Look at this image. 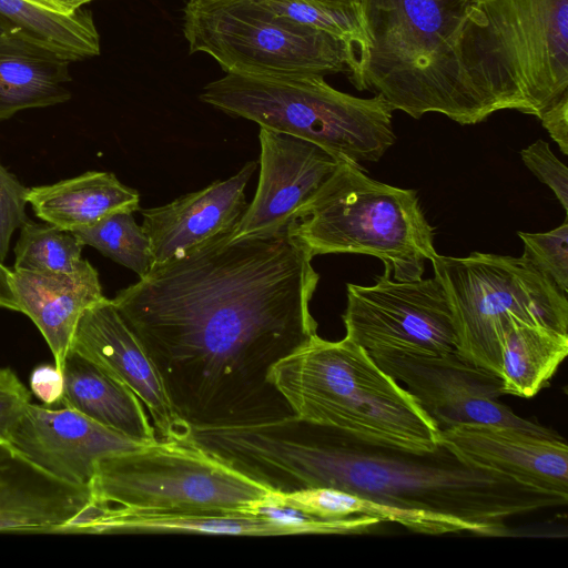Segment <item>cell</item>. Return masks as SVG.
<instances>
[{"label": "cell", "instance_id": "6da1fadb", "mask_svg": "<svg viewBox=\"0 0 568 568\" xmlns=\"http://www.w3.org/2000/svg\"><path fill=\"white\" fill-rule=\"evenodd\" d=\"M235 226L154 264L112 300L191 429L295 416L270 373L317 335L310 252L288 230L235 239Z\"/></svg>", "mask_w": 568, "mask_h": 568}, {"label": "cell", "instance_id": "7a4b0ae2", "mask_svg": "<svg viewBox=\"0 0 568 568\" xmlns=\"http://www.w3.org/2000/svg\"><path fill=\"white\" fill-rule=\"evenodd\" d=\"M203 447L271 491L337 488L397 508L456 517L485 536L504 535L508 518L568 501L469 464L442 444L429 453L385 447L297 416L210 428Z\"/></svg>", "mask_w": 568, "mask_h": 568}, {"label": "cell", "instance_id": "3957f363", "mask_svg": "<svg viewBox=\"0 0 568 568\" xmlns=\"http://www.w3.org/2000/svg\"><path fill=\"white\" fill-rule=\"evenodd\" d=\"M474 0H361L369 41L364 89L414 119L442 113L459 124L493 114L466 62Z\"/></svg>", "mask_w": 568, "mask_h": 568}, {"label": "cell", "instance_id": "277c9868", "mask_svg": "<svg viewBox=\"0 0 568 568\" xmlns=\"http://www.w3.org/2000/svg\"><path fill=\"white\" fill-rule=\"evenodd\" d=\"M270 379L294 415L362 442L429 453L440 430L416 398L369 354L344 337L315 335L277 362Z\"/></svg>", "mask_w": 568, "mask_h": 568}, {"label": "cell", "instance_id": "5b68a950", "mask_svg": "<svg viewBox=\"0 0 568 568\" xmlns=\"http://www.w3.org/2000/svg\"><path fill=\"white\" fill-rule=\"evenodd\" d=\"M200 100L357 164L377 162L396 139L394 110L381 94L354 97L320 74H226L207 83Z\"/></svg>", "mask_w": 568, "mask_h": 568}, {"label": "cell", "instance_id": "8992f818", "mask_svg": "<svg viewBox=\"0 0 568 568\" xmlns=\"http://www.w3.org/2000/svg\"><path fill=\"white\" fill-rule=\"evenodd\" d=\"M464 50L493 113L538 118L568 91V0H474Z\"/></svg>", "mask_w": 568, "mask_h": 568}, {"label": "cell", "instance_id": "52a82bcc", "mask_svg": "<svg viewBox=\"0 0 568 568\" xmlns=\"http://www.w3.org/2000/svg\"><path fill=\"white\" fill-rule=\"evenodd\" d=\"M287 230L313 257L375 256L390 266L396 281L422 278L426 260L437 255L416 191L373 180L345 160Z\"/></svg>", "mask_w": 568, "mask_h": 568}, {"label": "cell", "instance_id": "ba28073f", "mask_svg": "<svg viewBox=\"0 0 568 568\" xmlns=\"http://www.w3.org/2000/svg\"><path fill=\"white\" fill-rule=\"evenodd\" d=\"M454 315L456 351L473 364L500 374L503 339L514 322L568 334V301L524 257L473 252L430 260Z\"/></svg>", "mask_w": 568, "mask_h": 568}, {"label": "cell", "instance_id": "9c48e42d", "mask_svg": "<svg viewBox=\"0 0 568 568\" xmlns=\"http://www.w3.org/2000/svg\"><path fill=\"white\" fill-rule=\"evenodd\" d=\"M100 505L144 511H242L271 490L191 443L158 439L102 458L89 485Z\"/></svg>", "mask_w": 568, "mask_h": 568}, {"label": "cell", "instance_id": "30bf717a", "mask_svg": "<svg viewBox=\"0 0 568 568\" xmlns=\"http://www.w3.org/2000/svg\"><path fill=\"white\" fill-rule=\"evenodd\" d=\"M183 34L190 53L211 55L226 74H320L347 68L345 45L286 20L256 0H189Z\"/></svg>", "mask_w": 568, "mask_h": 568}, {"label": "cell", "instance_id": "8fae6325", "mask_svg": "<svg viewBox=\"0 0 568 568\" xmlns=\"http://www.w3.org/2000/svg\"><path fill=\"white\" fill-rule=\"evenodd\" d=\"M384 268L374 285H346L345 337L372 358L456 351L454 315L439 280L396 281L390 266Z\"/></svg>", "mask_w": 568, "mask_h": 568}, {"label": "cell", "instance_id": "7c38bea8", "mask_svg": "<svg viewBox=\"0 0 568 568\" xmlns=\"http://www.w3.org/2000/svg\"><path fill=\"white\" fill-rule=\"evenodd\" d=\"M406 385L438 429L460 425H501L556 437L552 429L515 414L500 403L499 375L473 364L457 351L439 355H390L373 358Z\"/></svg>", "mask_w": 568, "mask_h": 568}, {"label": "cell", "instance_id": "4fadbf2b", "mask_svg": "<svg viewBox=\"0 0 568 568\" xmlns=\"http://www.w3.org/2000/svg\"><path fill=\"white\" fill-rule=\"evenodd\" d=\"M258 136V184L235 226V239L286 231L339 161L317 144L286 133L261 128Z\"/></svg>", "mask_w": 568, "mask_h": 568}, {"label": "cell", "instance_id": "5bb4252c", "mask_svg": "<svg viewBox=\"0 0 568 568\" xmlns=\"http://www.w3.org/2000/svg\"><path fill=\"white\" fill-rule=\"evenodd\" d=\"M7 440L34 465L69 484L89 486L98 463L143 445L70 408L30 403Z\"/></svg>", "mask_w": 568, "mask_h": 568}, {"label": "cell", "instance_id": "9a60e30c", "mask_svg": "<svg viewBox=\"0 0 568 568\" xmlns=\"http://www.w3.org/2000/svg\"><path fill=\"white\" fill-rule=\"evenodd\" d=\"M70 349L126 385L149 410L161 439L189 440L191 427L174 412L155 366L112 300L104 297L82 314Z\"/></svg>", "mask_w": 568, "mask_h": 568}, {"label": "cell", "instance_id": "2e32d148", "mask_svg": "<svg viewBox=\"0 0 568 568\" xmlns=\"http://www.w3.org/2000/svg\"><path fill=\"white\" fill-rule=\"evenodd\" d=\"M440 444L469 464L568 499V446L561 436L467 424L442 430Z\"/></svg>", "mask_w": 568, "mask_h": 568}, {"label": "cell", "instance_id": "e0dca14e", "mask_svg": "<svg viewBox=\"0 0 568 568\" xmlns=\"http://www.w3.org/2000/svg\"><path fill=\"white\" fill-rule=\"evenodd\" d=\"M93 504L89 486L55 478L0 437V532L73 534Z\"/></svg>", "mask_w": 568, "mask_h": 568}, {"label": "cell", "instance_id": "ac0fdd59", "mask_svg": "<svg viewBox=\"0 0 568 568\" xmlns=\"http://www.w3.org/2000/svg\"><path fill=\"white\" fill-rule=\"evenodd\" d=\"M257 163L250 161L223 181L182 195L158 207L142 210V229L150 240L153 265L232 230L247 207L245 187Z\"/></svg>", "mask_w": 568, "mask_h": 568}, {"label": "cell", "instance_id": "d6986e66", "mask_svg": "<svg viewBox=\"0 0 568 568\" xmlns=\"http://www.w3.org/2000/svg\"><path fill=\"white\" fill-rule=\"evenodd\" d=\"M10 282L18 312L38 327L62 372L82 314L104 298L98 271L87 260L70 273L12 268Z\"/></svg>", "mask_w": 568, "mask_h": 568}, {"label": "cell", "instance_id": "ffe728a7", "mask_svg": "<svg viewBox=\"0 0 568 568\" xmlns=\"http://www.w3.org/2000/svg\"><path fill=\"white\" fill-rule=\"evenodd\" d=\"M71 55L21 28L0 31V122L71 99Z\"/></svg>", "mask_w": 568, "mask_h": 568}, {"label": "cell", "instance_id": "44dd1931", "mask_svg": "<svg viewBox=\"0 0 568 568\" xmlns=\"http://www.w3.org/2000/svg\"><path fill=\"white\" fill-rule=\"evenodd\" d=\"M62 375L61 406L138 443L159 439L140 398L94 363L70 349Z\"/></svg>", "mask_w": 568, "mask_h": 568}, {"label": "cell", "instance_id": "7402d4cb", "mask_svg": "<svg viewBox=\"0 0 568 568\" xmlns=\"http://www.w3.org/2000/svg\"><path fill=\"white\" fill-rule=\"evenodd\" d=\"M28 203L43 222L73 233L112 214L138 211L140 195L111 172L89 171L28 189Z\"/></svg>", "mask_w": 568, "mask_h": 568}, {"label": "cell", "instance_id": "603a6c76", "mask_svg": "<svg viewBox=\"0 0 568 568\" xmlns=\"http://www.w3.org/2000/svg\"><path fill=\"white\" fill-rule=\"evenodd\" d=\"M191 532L231 536H286L293 530L240 511H144L100 505L79 534Z\"/></svg>", "mask_w": 568, "mask_h": 568}, {"label": "cell", "instance_id": "cb8c5ba5", "mask_svg": "<svg viewBox=\"0 0 568 568\" xmlns=\"http://www.w3.org/2000/svg\"><path fill=\"white\" fill-rule=\"evenodd\" d=\"M275 495L282 503L323 519L367 516L377 518L382 523H396L408 530L425 535L459 531L477 534L471 524L456 517L397 508L337 488L312 487L291 493H275Z\"/></svg>", "mask_w": 568, "mask_h": 568}, {"label": "cell", "instance_id": "d4e9b609", "mask_svg": "<svg viewBox=\"0 0 568 568\" xmlns=\"http://www.w3.org/2000/svg\"><path fill=\"white\" fill-rule=\"evenodd\" d=\"M568 354V334L547 326L514 322L500 357L504 394L531 398L549 384Z\"/></svg>", "mask_w": 568, "mask_h": 568}, {"label": "cell", "instance_id": "484cf974", "mask_svg": "<svg viewBox=\"0 0 568 568\" xmlns=\"http://www.w3.org/2000/svg\"><path fill=\"white\" fill-rule=\"evenodd\" d=\"M275 14L295 23L325 32L346 49L347 69L358 90H364V69L368 38L359 6L336 0H256Z\"/></svg>", "mask_w": 568, "mask_h": 568}, {"label": "cell", "instance_id": "4316f807", "mask_svg": "<svg viewBox=\"0 0 568 568\" xmlns=\"http://www.w3.org/2000/svg\"><path fill=\"white\" fill-rule=\"evenodd\" d=\"M0 22L21 28L65 51L75 61L100 54V36L91 11L81 9L61 16L36 8L23 0H0Z\"/></svg>", "mask_w": 568, "mask_h": 568}, {"label": "cell", "instance_id": "83f0119b", "mask_svg": "<svg viewBox=\"0 0 568 568\" xmlns=\"http://www.w3.org/2000/svg\"><path fill=\"white\" fill-rule=\"evenodd\" d=\"M83 244L72 232L47 222L27 221L14 246L13 270L33 273H70L83 262Z\"/></svg>", "mask_w": 568, "mask_h": 568}, {"label": "cell", "instance_id": "f1b7e54d", "mask_svg": "<svg viewBox=\"0 0 568 568\" xmlns=\"http://www.w3.org/2000/svg\"><path fill=\"white\" fill-rule=\"evenodd\" d=\"M73 233L83 245L97 248L139 277L146 275L153 266L150 240L130 212L112 214Z\"/></svg>", "mask_w": 568, "mask_h": 568}, {"label": "cell", "instance_id": "f546056e", "mask_svg": "<svg viewBox=\"0 0 568 568\" xmlns=\"http://www.w3.org/2000/svg\"><path fill=\"white\" fill-rule=\"evenodd\" d=\"M241 513L272 520L293 530L295 535L363 534L382 524L379 519L367 516L343 519L318 518L282 503L272 491L248 505Z\"/></svg>", "mask_w": 568, "mask_h": 568}, {"label": "cell", "instance_id": "4dcf8cb0", "mask_svg": "<svg viewBox=\"0 0 568 568\" xmlns=\"http://www.w3.org/2000/svg\"><path fill=\"white\" fill-rule=\"evenodd\" d=\"M521 257L547 276L561 292L568 291V222L544 233L518 232Z\"/></svg>", "mask_w": 568, "mask_h": 568}, {"label": "cell", "instance_id": "1f68e13d", "mask_svg": "<svg viewBox=\"0 0 568 568\" xmlns=\"http://www.w3.org/2000/svg\"><path fill=\"white\" fill-rule=\"evenodd\" d=\"M28 189L0 163V262L3 263L13 233L27 221Z\"/></svg>", "mask_w": 568, "mask_h": 568}, {"label": "cell", "instance_id": "d6a6232c", "mask_svg": "<svg viewBox=\"0 0 568 568\" xmlns=\"http://www.w3.org/2000/svg\"><path fill=\"white\" fill-rule=\"evenodd\" d=\"M524 164L556 195L568 211V169L557 159L544 140H537L520 151Z\"/></svg>", "mask_w": 568, "mask_h": 568}, {"label": "cell", "instance_id": "836d02e7", "mask_svg": "<svg viewBox=\"0 0 568 568\" xmlns=\"http://www.w3.org/2000/svg\"><path fill=\"white\" fill-rule=\"evenodd\" d=\"M30 392L10 367H0V437L7 440L11 427L30 402Z\"/></svg>", "mask_w": 568, "mask_h": 568}, {"label": "cell", "instance_id": "e575fe53", "mask_svg": "<svg viewBox=\"0 0 568 568\" xmlns=\"http://www.w3.org/2000/svg\"><path fill=\"white\" fill-rule=\"evenodd\" d=\"M63 375L55 365H40L30 376V388L44 405L60 404L63 394Z\"/></svg>", "mask_w": 568, "mask_h": 568}, {"label": "cell", "instance_id": "d590c367", "mask_svg": "<svg viewBox=\"0 0 568 568\" xmlns=\"http://www.w3.org/2000/svg\"><path fill=\"white\" fill-rule=\"evenodd\" d=\"M550 138L568 154V91L547 106L538 116Z\"/></svg>", "mask_w": 568, "mask_h": 568}, {"label": "cell", "instance_id": "8d00e7d4", "mask_svg": "<svg viewBox=\"0 0 568 568\" xmlns=\"http://www.w3.org/2000/svg\"><path fill=\"white\" fill-rule=\"evenodd\" d=\"M24 2L41 10L71 16L81 10L82 7L93 0H23Z\"/></svg>", "mask_w": 568, "mask_h": 568}, {"label": "cell", "instance_id": "74e56055", "mask_svg": "<svg viewBox=\"0 0 568 568\" xmlns=\"http://www.w3.org/2000/svg\"><path fill=\"white\" fill-rule=\"evenodd\" d=\"M11 270L0 262V307L18 311L10 282Z\"/></svg>", "mask_w": 568, "mask_h": 568}, {"label": "cell", "instance_id": "f35d334b", "mask_svg": "<svg viewBox=\"0 0 568 568\" xmlns=\"http://www.w3.org/2000/svg\"><path fill=\"white\" fill-rule=\"evenodd\" d=\"M6 29H9V28H6V27L0 22V31H1V30H6Z\"/></svg>", "mask_w": 568, "mask_h": 568}]
</instances>
